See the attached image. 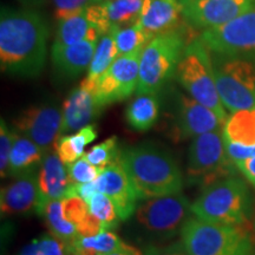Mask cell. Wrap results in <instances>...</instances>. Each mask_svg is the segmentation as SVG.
Listing matches in <instances>:
<instances>
[{
	"label": "cell",
	"instance_id": "1",
	"mask_svg": "<svg viewBox=\"0 0 255 255\" xmlns=\"http://www.w3.org/2000/svg\"><path fill=\"white\" fill-rule=\"evenodd\" d=\"M49 28L39 12L2 8L0 15V63L12 76L37 77L46 60Z\"/></svg>",
	"mask_w": 255,
	"mask_h": 255
},
{
	"label": "cell",
	"instance_id": "2",
	"mask_svg": "<svg viewBox=\"0 0 255 255\" xmlns=\"http://www.w3.org/2000/svg\"><path fill=\"white\" fill-rule=\"evenodd\" d=\"M120 162L139 200L174 195L183 189V174L170 152L144 143L121 151Z\"/></svg>",
	"mask_w": 255,
	"mask_h": 255
},
{
	"label": "cell",
	"instance_id": "3",
	"mask_svg": "<svg viewBox=\"0 0 255 255\" xmlns=\"http://www.w3.org/2000/svg\"><path fill=\"white\" fill-rule=\"evenodd\" d=\"M252 205V195L245 181L231 176L203 188L191 203V212L207 222L242 226L250 219Z\"/></svg>",
	"mask_w": 255,
	"mask_h": 255
},
{
	"label": "cell",
	"instance_id": "4",
	"mask_svg": "<svg viewBox=\"0 0 255 255\" xmlns=\"http://www.w3.org/2000/svg\"><path fill=\"white\" fill-rule=\"evenodd\" d=\"M188 255H252L254 242L242 226L220 225L190 219L181 231Z\"/></svg>",
	"mask_w": 255,
	"mask_h": 255
},
{
	"label": "cell",
	"instance_id": "5",
	"mask_svg": "<svg viewBox=\"0 0 255 255\" xmlns=\"http://www.w3.org/2000/svg\"><path fill=\"white\" fill-rule=\"evenodd\" d=\"M175 77L191 98L214 111L226 123L228 117L216 89L212 56L199 38L187 44Z\"/></svg>",
	"mask_w": 255,
	"mask_h": 255
},
{
	"label": "cell",
	"instance_id": "6",
	"mask_svg": "<svg viewBox=\"0 0 255 255\" xmlns=\"http://www.w3.org/2000/svg\"><path fill=\"white\" fill-rule=\"evenodd\" d=\"M186 46V38L178 30L152 38L139 58L137 95L157 94L175 76Z\"/></svg>",
	"mask_w": 255,
	"mask_h": 255
},
{
	"label": "cell",
	"instance_id": "7",
	"mask_svg": "<svg viewBox=\"0 0 255 255\" xmlns=\"http://www.w3.org/2000/svg\"><path fill=\"white\" fill-rule=\"evenodd\" d=\"M222 130L193 138L187 165V180L190 184H200L206 188L216 181L237 175L239 169L226 150Z\"/></svg>",
	"mask_w": 255,
	"mask_h": 255
},
{
	"label": "cell",
	"instance_id": "8",
	"mask_svg": "<svg viewBox=\"0 0 255 255\" xmlns=\"http://www.w3.org/2000/svg\"><path fill=\"white\" fill-rule=\"evenodd\" d=\"M135 210L138 228L154 239H170L190 220L191 205L182 193L139 200Z\"/></svg>",
	"mask_w": 255,
	"mask_h": 255
},
{
	"label": "cell",
	"instance_id": "9",
	"mask_svg": "<svg viewBox=\"0 0 255 255\" xmlns=\"http://www.w3.org/2000/svg\"><path fill=\"white\" fill-rule=\"evenodd\" d=\"M212 56L219 96L226 110L255 108V63L240 58Z\"/></svg>",
	"mask_w": 255,
	"mask_h": 255
},
{
	"label": "cell",
	"instance_id": "10",
	"mask_svg": "<svg viewBox=\"0 0 255 255\" xmlns=\"http://www.w3.org/2000/svg\"><path fill=\"white\" fill-rule=\"evenodd\" d=\"M199 39L210 55L255 63V6L222 26L203 31Z\"/></svg>",
	"mask_w": 255,
	"mask_h": 255
},
{
	"label": "cell",
	"instance_id": "11",
	"mask_svg": "<svg viewBox=\"0 0 255 255\" xmlns=\"http://www.w3.org/2000/svg\"><path fill=\"white\" fill-rule=\"evenodd\" d=\"M141 55L120 56L96 82L92 94L102 107L130 97L136 91Z\"/></svg>",
	"mask_w": 255,
	"mask_h": 255
},
{
	"label": "cell",
	"instance_id": "12",
	"mask_svg": "<svg viewBox=\"0 0 255 255\" xmlns=\"http://www.w3.org/2000/svg\"><path fill=\"white\" fill-rule=\"evenodd\" d=\"M62 123V111L53 104L32 105L13 121L15 131L26 136L45 152L55 148Z\"/></svg>",
	"mask_w": 255,
	"mask_h": 255
},
{
	"label": "cell",
	"instance_id": "13",
	"mask_svg": "<svg viewBox=\"0 0 255 255\" xmlns=\"http://www.w3.org/2000/svg\"><path fill=\"white\" fill-rule=\"evenodd\" d=\"M255 6V0H195L183 7L190 26L212 30L229 23Z\"/></svg>",
	"mask_w": 255,
	"mask_h": 255
},
{
	"label": "cell",
	"instance_id": "14",
	"mask_svg": "<svg viewBox=\"0 0 255 255\" xmlns=\"http://www.w3.org/2000/svg\"><path fill=\"white\" fill-rule=\"evenodd\" d=\"M95 182L100 193L113 200L121 221H126L135 214L139 199L120 161L102 168Z\"/></svg>",
	"mask_w": 255,
	"mask_h": 255
},
{
	"label": "cell",
	"instance_id": "15",
	"mask_svg": "<svg viewBox=\"0 0 255 255\" xmlns=\"http://www.w3.org/2000/svg\"><path fill=\"white\" fill-rule=\"evenodd\" d=\"M144 0H103L85 9L89 20L101 36L115 27H126L137 23Z\"/></svg>",
	"mask_w": 255,
	"mask_h": 255
},
{
	"label": "cell",
	"instance_id": "16",
	"mask_svg": "<svg viewBox=\"0 0 255 255\" xmlns=\"http://www.w3.org/2000/svg\"><path fill=\"white\" fill-rule=\"evenodd\" d=\"M223 126L225 123L221 122L214 111L200 104L194 98L180 96L175 116V128L181 139L222 130Z\"/></svg>",
	"mask_w": 255,
	"mask_h": 255
},
{
	"label": "cell",
	"instance_id": "17",
	"mask_svg": "<svg viewBox=\"0 0 255 255\" xmlns=\"http://www.w3.org/2000/svg\"><path fill=\"white\" fill-rule=\"evenodd\" d=\"M104 108L98 103L95 95L81 84L70 92L63 103V123L60 136L77 132L90 126L100 117Z\"/></svg>",
	"mask_w": 255,
	"mask_h": 255
},
{
	"label": "cell",
	"instance_id": "18",
	"mask_svg": "<svg viewBox=\"0 0 255 255\" xmlns=\"http://www.w3.org/2000/svg\"><path fill=\"white\" fill-rule=\"evenodd\" d=\"M183 6L176 0H144L137 24L149 37L176 31L182 23Z\"/></svg>",
	"mask_w": 255,
	"mask_h": 255
},
{
	"label": "cell",
	"instance_id": "19",
	"mask_svg": "<svg viewBox=\"0 0 255 255\" xmlns=\"http://www.w3.org/2000/svg\"><path fill=\"white\" fill-rule=\"evenodd\" d=\"M38 206V173L14 178L2 187L0 208L2 216L26 215L36 212Z\"/></svg>",
	"mask_w": 255,
	"mask_h": 255
},
{
	"label": "cell",
	"instance_id": "20",
	"mask_svg": "<svg viewBox=\"0 0 255 255\" xmlns=\"http://www.w3.org/2000/svg\"><path fill=\"white\" fill-rule=\"evenodd\" d=\"M69 187L66 165L56 151L46 152L38 173V205L46 201L64 199Z\"/></svg>",
	"mask_w": 255,
	"mask_h": 255
},
{
	"label": "cell",
	"instance_id": "21",
	"mask_svg": "<svg viewBox=\"0 0 255 255\" xmlns=\"http://www.w3.org/2000/svg\"><path fill=\"white\" fill-rule=\"evenodd\" d=\"M98 40H83L70 46H55L51 50V59L56 71L66 78H76L90 66Z\"/></svg>",
	"mask_w": 255,
	"mask_h": 255
},
{
	"label": "cell",
	"instance_id": "22",
	"mask_svg": "<svg viewBox=\"0 0 255 255\" xmlns=\"http://www.w3.org/2000/svg\"><path fill=\"white\" fill-rule=\"evenodd\" d=\"M46 152L26 136L15 131L13 146L9 156L8 176L17 178L23 175L37 173Z\"/></svg>",
	"mask_w": 255,
	"mask_h": 255
},
{
	"label": "cell",
	"instance_id": "23",
	"mask_svg": "<svg viewBox=\"0 0 255 255\" xmlns=\"http://www.w3.org/2000/svg\"><path fill=\"white\" fill-rule=\"evenodd\" d=\"M100 36V31L89 20L84 11L82 13L59 20L53 45H75L83 40H98Z\"/></svg>",
	"mask_w": 255,
	"mask_h": 255
},
{
	"label": "cell",
	"instance_id": "24",
	"mask_svg": "<svg viewBox=\"0 0 255 255\" xmlns=\"http://www.w3.org/2000/svg\"><path fill=\"white\" fill-rule=\"evenodd\" d=\"M161 102L157 94L137 95L126 110L128 124L136 131H146L155 126L159 117Z\"/></svg>",
	"mask_w": 255,
	"mask_h": 255
},
{
	"label": "cell",
	"instance_id": "25",
	"mask_svg": "<svg viewBox=\"0 0 255 255\" xmlns=\"http://www.w3.org/2000/svg\"><path fill=\"white\" fill-rule=\"evenodd\" d=\"M36 213L45 221L50 233L71 246L78 238L77 227L64 216L63 203L60 200H51L37 206Z\"/></svg>",
	"mask_w": 255,
	"mask_h": 255
},
{
	"label": "cell",
	"instance_id": "26",
	"mask_svg": "<svg viewBox=\"0 0 255 255\" xmlns=\"http://www.w3.org/2000/svg\"><path fill=\"white\" fill-rule=\"evenodd\" d=\"M222 131L226 142L255 145V108L233 113L226 121Z\"/></svg>",
	"mask_w": 255,
	"mask_h": 255
},
{
	"label": "cell",
	"instance_id": "27",
	"mask_svg": "<svg viewBox=\"0 0 255 255\" xmlns=\"http://www.w3.org/2000/svg\"><path fill=\"white\" fill-rule=\"evenodd\" d=\"M119 57L116 41L113 32H108L102 36L96 47L94 58L88 70V76L83 79L81 84L92 92L96 82L103 73L110 68L111 64Z\"/></svg>",
	"mask_w": 255,
	"mask_h": 255
},
{
	"label": "cell",
	"instance_id": "28",
	"mask_svg": "<svg viewBox=\"0 0 255 255\" xmlns=\"http://www.w3.org/2000/svg\"><path fill=\"white\" fill-rule=\"evenodd\" d=\"M97 138V128L95 124L83 128L71 135H62L58 137L55 150L65 165L71 164L85 154V146Z\"/></svg>",
	"mask_w": 255,
	"mask_h": 255
},
{
	"label": "cell",
	"instance_id": "29",
	"mask_svg": "<svg viewBox=\"0 0 255 255\" xmlns=\"http://www.w3.org/2000/svg\"><path fill=\"white\" fill-rule=\"evenodd\" d=\"M113 32L120 56L141 55L151 38L138 26V24L126 27H115Z\"/></svg>",
	"mask_w": 255,
	"mask_h": 255
},
{
	"label": "cell",
	"instance_id": "30",
	"mask_svg": "<svg viewBox=\"0 0 255 255\" xmlns=\"http://www.w3.org/2000/svg\"><path fill=\"white\" fill-rule=\"evenodd\" d=\"M89 212L95 215L103 226V231H113L120 225V216L113 200L103 193H96L88 202Z\"/></svg>",
	"mask_w": 255,
	"mask_h": 255
},
{
	"label": "cell",
	"instance_id": "31",
	"mask_svg": "<svg viewBox=\"0 0 255 255\" xmlns=\"http://www.w3.org/2000/svg\"><path fill=\"white\" fill-rule=\"evenodd\" d=\"M83 157L87 159L89 163L95 165L98 169L105 168L107 165L120 161L121 151L119 149L117 137L113 136L110 138L105 139L104 142L100 143V144L95 145L88 152H85Z\"/></svg>",
	"mask_w": 255,
	"mask_h": 255
},
{
	"label": "cell",
	"instance_id": "32",
	"mask_svg": "<svg viewBox=\"0 0 255 255\" xmlns=\"http://www.w3.org/2000/svg\"><path fill=\"white\" fill-rule=\"evenodd\" d=\"M19 255H69V247L55 235L44 234L33 239Z\"/></svg>",
	"mask_w": 255,
	"mask_h": 255
},
{
	"label": "cell",
	"instance_id": "33",
	"mask_svg": "<svg viewBox=\"0 0 255 255\" xmlns=\"http://www.w3.org/2000/svg\"><path fill=\"white\" fill-rule=\"evenodd\" d=\"M75 244L78 246L89 248V250H94L100 254H107L111 253L120 250L122 247L124 242L121 240L117 234L114 232L107 231L102 232L100 234L95 235V237H88V238H77L75 240Z\"/></svg>",
	"mask_w": 255,
	"mask_h": 255
},
{
	"label": "cell",
	"instance_id": "34",
	"mask_svg": "<svg viewBox=\"0 0 255 255\" xmlns=\"http://www.w3.org/2000/svg\"><path fill=\"white\" fill-rule=\"evenodd\" d=\"M66 169H68L70 186L77 183L92 182V181H95L98 177L101 171V169L96 168L95 165L89 163L83 156L76 162H73V163L66 165Z\"/></svg>",
	"mask_w": 255,
	"mask_h": 255
},
{
	"label": "cell",
	"instance_id": "35",
	"mask_svg": "<svg viewBox=\"0 0 255 255\" xmlns=\"http://www.w3.org/2000/svg\"><path fill=\"white\" fill-rule=\"evenodd\" d=\"M15 131H11L4 120L0 124V174L1 177L8 176L9 156H11L12 146H13Z\"/></svg>",
	"mask_w": 255,
	"mask_h": 255
},
{
	"label": "cell",
	"instance_id": "36",
	"mask_svg": "<svg viewBox=\"0 0 255 255\" xmlns=\"http://www.w3.org/2000/svg\"><path fill=\"white\" fill-rule=\"evenodd\" d=\"M63 203V213L64 216L69 220L70 222L75 223L77 227L78 223L87 218L89 214L88 203L78 196H66L62 200Z\"/></svg>",
	"mask_w": 255,
	"mask_h": 255
},
{
	"label": "cell",
	"instance_id": "37",
	"mask_svg": "<svg viewBox=\"0 0 255 255\" xmlns=\"http://www.w3.org/2000/svg\"><path fill=\"white\" fill-rule=\"evenodd\" d=\"M55 5V17L58 20L84 12L94 0H52Z\"/></svg>",
	"mask_w": 255,
	"mask_h": 255
},
{
	"label": "cell",
	"instance_id": "38",
	"mask_svg": "<svg viewBox=\"0 0 255 255\" xmlns=\"http://www.w3.org/2000/svg\"><path fill=\"white\" fill-rule=\"evenodd\" d=\"M102 232H104L102 222L91 213H89L87 218L77 225V233L79 238L95 237V235L100 234Z\"/></svg>",
	"mask_w": 255,
	"mask_h": 255
},
{
	"label": "cell",
	"instance_id": "39",
	"mask_svg": "<svg viewBox=\"0 0 255 255\" xmlns=\"http://www.w3.org/2000/svg\"><path fill=\"white\" fill-rule=\"evenodd\" d=\"M143 255H188L182 240L167 246H149Z\"/></svg>",
	"mask_w": 255,
	"mask_h": 255
},
{
	"label": "cell",
	"instance_id": "40",
	"mask_svg": "<svg viewBox=\"0 0 255 255\" xmlns=\"http://www.w3.org/2000/svg\"><path fill=\"white\" fill-rule=\"evenodd\" d=\"M235 165L240 170V173L247 178L248 182L255 187V156L246 159V161L239 162Z\"/></svg>",
	"mask_w": 255,
	"mask_h": 255
},
{
	"label": "cell",
	"instance_id": "41",
	"mask_svg": "<svg viewBox=\"0 0 255 255\" xmlns=\"http://www.w3.org/2000/svg\"><path fill=\"white\" fill-rule=\"evenodd\" d=\"M101 255H143V254L138 250H137L136 247L130 246V245L123 244L122 247H121L120 250L111 252V253L101 254Z\"/></svg>",
	"mask_w": 255,
	"mask_h": 255
},
{
	"label": "cell",
	"instance_id": "42",
	"mask_svg": "<svg viewBox=\"0 0 255 255\" xmlns=\"http://www.w3.org/2000/svg\"><path fill=\"white\" fill-rule=\"evenodd\" d=\"M69 255H101L100 253L94 250H89V248H84L76 245L75 242L69 246Z\"/></svg>",
	"mask_w": 255,
	"mask_h": 255
},
{
	"label": "cell",
	"instance_id": "43",
	"mask_svg": "<svg viewBox=\"0 0 255 255\" xmlns=\"http://www.w3.org/2000/svg\"><path fill=\"white\" fill-rule=\"evenodd\" d=\"M193 1H195V0H180V4L183 6H187V5H189L190 2H193Z\"/></svg>",
	"mask_w": 255,
	"mask_h": 255
},
{
	"label": "cell",
	"instance_id": "44",
	"mask_svg": "<svg viewBox=\"0 0 255 255\" xmlns=\"http://www.w3.org/2000/svg\"><path fill=\"white\" fill-rule=\"evenodd\" d=\"M254 227H255V220H254Z\"/></svg>",
	"mask_w": 255,
	"mask_h": 255
},
{
	"label": "cell",
	"instance_id": "45",
	"mask_svg": "<svg viewBox=\"0 0 255 255\" xmlns=\"http://www.w3.org/2000/svg\"><path fill=\"white\" fill-rule=\"evenodd\" d=\"M176 1H178V2H180V0H176Z\"/></svg>",
	"mask_w": 255,
	"mask_h": 255
}]
</instances>
